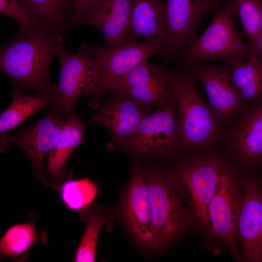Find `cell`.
Here are the masks:
<instances>
[{
    "label": "cell",
    "mask_w": 262,
    "mask_h": 262,
    "mask_svg": "<svg viewBox=\"0 0 262 262\" xmlns=\"http://www.w3.org/2000/svg\"><path fill=\"white\" fill-rule=\"evenodd\" d=\"M66 35L45 30L21 31L0 51V69L21 91L55 93L49 72L52 59Z\"/></svg>",
    "instance_id": "6da1fadb"
},
{
    "label": "cell",
    "mask_w": 262,
    "mask_h": 262,
    "mask_svg": "<svg viewBox=\"0 0 262 262\" xmlns=\"http://www.w3.org/2000/svg\"><path fill=\"white\" fill-rule=\"evenodd\" d=\"M168 173L192 212L197 228L207 232L208 207L217 188L225 162L210 148L195 150Z\"/></svg>",
    "instance_id": "7a4b0ae2"
},
{
    "label": "cell",
    "mask_w": 262,
    "mask_h": 262,
    "mask_svg": "<svg viewBox=\"0 0 262 262\" xmlns=\"http://www.w3.org/2000/svg\"><path fill=\"white\" fill-rule=\"evenodd\" d=\"M145 172L152 215L154 250L161 251L198 228L169 174L157 168Z\"/></svg>",
    "instance_id": "3957f363"
},
{
    "label": "cell",
    "mask_w": 262,
    "mask_h": 262,
    "mask_svg": "<svg viewBox=\"0 0 262 262\" xmlns=\"http://www.w3.org/2000/svg\"><path fill=\"white\" fill-rule=\"evenodd\" d=\"M169 74L181 147L194 151L210 148L217 138L220 121L201 96L192 75L187 72Z\"/></svg>",
    "instance_id": "277c9868"
},
{
    "label": "cell",
    "mask_w": 262,
    "mask_h": 262,
    "mask_svg": "<svg viewBox=\"0 0 262 262\" xmlns=\"http://www.w3.org/2000/svg\"><path fill=\"white\" fill-rule=\"evenodd\" d=\"M217 11L202 34L184 49L180 61L184 65L206 61H223L227 66L255 55L236 28L231 7L227 1ZM256 56V55H255Z\"/></svg>",
    "instance_id": "5b68a950"
},
{
    "label": "cell",
    "mask_w": 262,
    "mask_h": 262,
    "mask_svg": "<svg viewBox=\"0 0 262 262\" xmlns=\"http://www.w3.org/2000/svg\"><path fill=\"white\" fill-rule=\"evenodd\" d=\"M60 74L56 84L53 107L67 115L74 113L75 103L83 95L99 96V75L97 61L89 44H82L76 52L63 44L56 51Z\"/></svg>",
    "instance_id": "8992f818"
},
{
    "label": "cell",
    "mask_w": 262,
    "mask_h": 262,
    "mask_svg": "<svg viewBox=\"0 0 262 262\" xmlns=\"http://www.w3.org/2000/svg\"><path fill=\"white\" fill-rule=\"evenodd\" d=\"M176 98L159 103L143 118L135 131L119 146L132 154L146 157L170 153L181 143L177 119Z\"/></svg>",
    "instance_id": "52a82bcc"
},
{
    "label": "cell",
    "mask_w": 262,
    "mask_h": 262,
    "mask_svg": "<svg viewBox=\"0 0 262 262\" xmlns=\"http://www.w3.org/2000/svg\"><path fill=\"white\" fill-rule=\"evenodd\" d=\"M242 200L241 183L225 162L217 188L208 207L207 232L236 261H241L237 226Z\"/></svg>",
    "instance_id": "ba28073f"
},
{
    "label": "cell",
    "mask_w": 262,
    "mask_h": 262,
    "mask_svg": "<svg viewBox=\"0 0 262 262\" xmlns=\"http://www.w3.org/2000/svg\"><path fill=\"white\" fill-rule=\"evenodd\" d=\"M98 63L99 75V96L114 87L140 65L157 54H162L165 43L159 39L147 38L114 47L89 44Z\"/></svg>",
    "instance_id": "9c48e42d"
},
{
    "label": "cell",
    "mask_w": 262,
    "mask_h": 262,
    "mask_svg": "<svg viewBox=\"0 0 262 262\" xmlns=\"http://www.w3.org/2000/svg\"><path fill=\"white\" fill-rule=\"evenodd\" d=\"M167 38L162 58L169 62L197 38L200 23L212 10L225 0H165Z\"/></svg>",
    "instance_id": "30bf717a"
},
{
    "label": "cell",
    "mask_w": 262,
    "mask_h": 262,
    "mask_svg": "<svg viewBox=\"0 0 262 262\" xmlns=\"http://www.w3.org/2000/svg\"><path fill=\"white\" fill-rule=\"evenodd\" d=\"M69 116L53 107L31 127L15 134L6 133L0 135L1 151L6 152L11 144L19 147L30 160L36 177L47 186L48 181L43 167L44 160L55 145Z\"/></svg>",
    "instance_id": "8fae6325"
},
{
    "label": "cell",
    "mask_w": 262,
    "mask_h": 262,
    "mask_svg": "<svg viewBox=\"0 0 262 262\" xmlns=\"http://www.w3.org/2000/svg\"><path fill=\"white\" fill-rule=\"evenodd\" d=\"M242 200L237 226L240 259L262 262V183L251 174L241 180Z\"/></svg>",
    "instance_id": "7c38bea8"
},
{
    "label": "cell",
    "mask_w": 262,
    "mask_h": 262,
    "mask_svg": "<svg viewBox=\"0 0 262 262\" xmlns=\"http://www.w3.org/2000/svg\"><path fill=\"white\" fill-rule=\"evenodd\" d=\"M184 66L203 85L208 104L220 122L230 120L246 107L232 83L228 66L205 62Z\"/></svg>",
    "instance_id": "4fadbf2b"
},
{
    "label": "cell",
    "mask_w": 262,
    "mask_h": 262,
    "mask_svg": "<svg viewBox=\"0 0 262 262\" xmlns=\"http://www.w3.org/2000/svg\"><path fill=\"white\" fill-rule=\"evenodd\" d=\"M169 72L147 61L127 75L112 91L125 94L142 107L159 104L175 97Z\"/></svg>",
    "instance_id": "5bb4252c"
},
{
    "label": "cell",
    "mask_w": 262,
    "mask_h": 262,
    "mask_svg": "<svg viewBox=\"0 0 262 262\" xmlns=\"http://www.w3.org/2000/svg\"><path fill=\"white\" fill-rule=\"evenodd\" d=\"M121 213L135 241L154 250L152 215L145 171H136L132 176L122 199Z\"/></svg>",
    "instance_id": "9a60e30c"
},
{
    "label": "cell",
    "mask_w": 262,
    "mask_h": 262,
    "mask_svg": "<svg viewBox=\"0 0 262 262\" xmlns=\"http://www.w3.org/2000/svg\"><path fill=\"white\" fill-rule=\"evenodd\" d=\"M241 115L230 135V147L244 164L256 168L262 165V98Z\"/></svg>",
    "instance_id": "2e32d148"
},
{
    "label": "cell",
    "mask_w": 262,
    "mask_h": 262,
    "mask_svg": "<svg viewBox=\"0 0 262 262\" xmlns=\"http://www.w3.org/2000/svg\"><path fill=\"white\" fill-rule=\"evenodd\" d=\"M115 97L103 104L93 115L90 122L104 127L120 143L131 136L147 114L143 107L125 94L115 92Z\"/></svg>",
    "instance_id": "e0dca14e"
},
{
    "label": "cell",
    "mask_w": 262,
    "mask_h": 262,
    "mask_svg": "<svg viewBox=\"0 0 262 262\" xmlns=\"http://www.w3.org/2000/svg\"><path fill=\"white\" fill-rule=\"evenodd\" d=\"M89 123L71 115L59 136L48 155L46 168L48 184L59 190L62 184L72 178V172L66 168V162L75 149L82 142L86 126Z\"/></svg>",
    "instance_id": "ac0fdd59"
},
{
    "label": "cell",
    "mask_w": 262,
    "mask_h": 262,
    "mask_svg": "<svg viewBox=\"0 0 262 262\" xmlns=\"http://www.w3.org/2000/svg\"><path fill=\"white\" fill-rule=\"evenodd\" d=\"M133 0H106L87 25L99 29L104 47H114L132 42Z\"/></svg>",
    "instance_id": "d6986e66"
},
{
    "label": "cell",
    "mask_w": 262,
    "mask_h": 262,
    "mask_svg": "<svg viewBox=\"0 0 262 262\" xmlns=\"http://www.w3.org/2000/svg\"><path fill=\"white\" fill-rule=\"evenodd\" d=\"M131 32L132 42L145 37L166 44V0H133Z\"/></svg>",
    "instance_id": "ffe728a7"
},
{
    "label": "cell",
    "mask_w": 262,
    "mask_h": 262,
    "mask_svg": "<svg viewBox=\"0 0 262 262\" xmlns=\"http://www.w3.org/2000/svg\"><path fill=\"white\" fill-rule=\"evenodd\" d=\"M54 98V93L38 92L30 96L15 88L12 101L0 116V135L22 124L35 113L53 102Z\"/></svg>",
    "instance_id": "44dd1931"
},
{
    "label": "cell",
    "mask_w": 262,
    "mask_h": 262,
    "mask_svg": "<svg viewBox=\"0 0 262 262\" xmlns=\"http://www.w3.org/2000/svg\"><path fill=\"white\" fill-rule=\"evenodd\" d=\"M229 66L232 83L246 107L262 98V63L255 55Z\"/></svg>",
    "instance_id": "7402d4cb"
},
{
    "label": "cell",
    "mask_w": 262,
    "mask_h": 262,
    "mask_svg": "<svg viewBox=\"0 0 262 262\" xmlns=\"http://www.w3.org/2000/svg\"><path fill=\"white\" fill-rule=\"evenodd\" d=\"M79 217L86 223V228L78 248L75 261H96V250L99 233L109 219L106 211L100 205L91 203L80 212Z\"/></svg>",
    "instance_id": "603a6c76"
},
{
    "label": "cell",
    "mask_w": 262,
    "mask_h": 262,
    "mask_svg": "<svg viewBox=\"0 0 262 262\" xmlns=\"http://www.w3.org/2000/svg\"><path fill=\"white\" fill-rule=\"evenodd\" d=\"M47 238V233H40L38 231L33 219L15 225L6 230L0 240V257L3 258L19 257L35 244L45 243Z\"/></svg>",
    "instance_id": "cb8c5ba5"
},
{
    "label": "cell",
    "mask_w": 262,
    "mask_h": 262,
    "mask_svg": "<svg viewBox=\"0 0 262 262\" xmlns=\"http://www.w3.org/2000/svg\"><path fill=\"white\" fill-rule=\"evenodd\" d=\"M43 29L66 35L71 31L67 18L56 0H18Z\"/></svg>",
    "instance_id": "d4e9b609"
},
{
    "label": "cell",
    "mask_w": 262,
    "mask_h": 262,
    "mask_svg": "<svg viewBox=\"0 0 262 262\" xmlns=\"http://www.w3.org/2000/svg\"><path fill=\"white\" fill-rule=\"evenodd\" d=\"M234 16L240 18L255 55L262 35V0H228Z\"/></svg>",
    "instance_id": "484cf974"
},
{
    "label": "cell",
    "mask_w": 262,
    "mask_h": 262,
    "mask_svg": "<svg viewBox=\"0 0 262 262\" xmlns=\"http://www.w3.org/2000/svg\"><path fill=\"white\" fill-rule=\"evenodd\" d=\"M64 205L72 211H81L92 203L98 193L96 185L88 178L69 179L59 189Z\"/></svg>",
    "instance_id": "4316f807"
},
{
    "label": "cell",
    "mask_w": 262,
    "mask_h": 262,
    "mask_svg": "<svg viewBox=\"0 0 262 262\" xmlns=\"http://www.w3.org/2000/svg\"><path fill=\"white\" fill-rule=\"evenodd\" d=\"M106 0H70L67 20L71 31L87 25Z\"/></svg>",
    "instance_id": "83f0119b"
},
{
    "label": "cell",
    "mask_w": 262,
    "mask_h": 262,
    "mask_svg": "<svg viewBox=\"0 0 262 262\" xmlns=\"http://www.w3.org/2000/svg\"><path fill=\"white\" fill-rule=\"evenodd\" d=\"M0 13L16 20L19 25V31L45 30L27 13L18 0H0Z\"/></svg>",
    "instance_id": "f1b7e54d"
},
{
    "label": "cell",
    "mask_w": 262,
    "mask_h": 262,
    "mask_svg": "<svg viewBox=\"0 0 262 262\" xmlns=\"http://www.w3.org/2000/svg\"><path fill=\"white\" fill-rule=\"evenodd\" d=\"M59 5L64 12L67 19V12L70 0H56Z\"/></svg>",
    "instance_id": "f546056e"
},
{
    "label": "cell",
    "mask_w": 262,
    "mask_h": 262,
    "mask_svg": "<svg viewBox=\"0 0 262 262\" xmlns=\"http://www.w3.org/2000/svg\"><path fill=\"white\" fill-rule=\"evenodd\" d=\"M256 57L262 63V35L256 51Z\"/></svg>",
    "instance_id": "4dcf8cb0"
}]
</instances>
